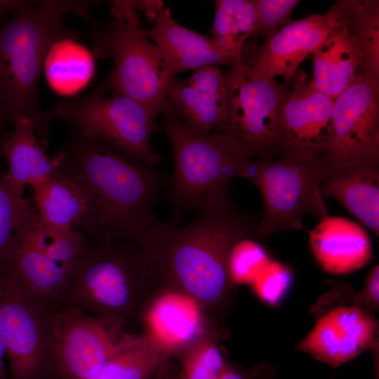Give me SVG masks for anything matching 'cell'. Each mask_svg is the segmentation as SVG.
I'll use <instances>...</instances> for the list:
<instances>
[{
    "instance_id": "6da1fadb",
    "label": "cell",
    "mask_w": 379,
    "mask_h": 379,
    "mask_svg": "<svg viewBox=\"0 0 379 379\" xmlns=\"http://www.w3.org/2000/svg\"><path fill=\"white\" fill-rule=\"evenodd\" d=\"M195 213L183 227L157 221L135 239L163 293L179 294L199 309L218 314L233 298L231 251L241 239L255 237L257 222L230 197Z\"/></svg>"
},
{
    "instance_id": "7a4b0ae2",
    "label": "cell",
    "mask_w": 379,
    "mask_h": 379,
    "mask_svg": "<svg viewBox=\"0 0 379 379\" xmlns=\"http://www.w3.org/2000/svg\"><path fill=\"white\" fill-rule=\"evenodd\" d=\"M62 150L60 170L85 200L80 228L95 243L135 238L158 221L156 204L166 180L154 166L77 131Z\"/></svg>"
},
{
    "instance_id": "3957f363",
    "label": "cell",
    "mask_w": 379,
    "mask_h": 379,
    "mask_svg": "<svg viewBox=\"0 0 379 379\" xmlns=\"http://www.w3.org/2000/svg\"><path fill=\"white\" fill-rule=\"evenodd\" d=\"M91 5L84 1H42L13 12L0 25V107L13 124L18 119L29 121L44 149L51 119L38 104L39 77L55 43L80 37L66 27L63 15L72 12L90 22Z\"/></svg>"
},
{
    "instance_id": "277c9868",
    "label": "cell",
    "mask_w": 379,
    "mask_h": 379,
    "mask_svg": "<svg viewBox=\"0 0 379 379\" xmlns=\"http://www.w3.org/2000/svg\"><path fill=\"white\" fill-rule=\"evenodd\" d=\"M162 293L135 238L88 243L67 269L58 309L77 308L123 326Z\"/></svg>"
},
{
    "instance_id": "5b68a950",
    "label": "cell",
    "mask_w": 379,
    "mask_h": 379,
    "mask_svg": "<svg viewBox=\"0 0 379 379\" xmlns=\"http://www.w3.org/2000/svg\"><path fill=\"white\" fill-rule=\"evenodd\" d=\"M159 128L172 146L173 172L166 200L171 224L181 225L185 212L197 211L230 197L232 178H242L252 154L230 135L199 134L190 128L166 102Z\"/></svg>"
},
{
    "instance_id": "8992f818",
    "label": "cell",
    "mask_w": 379,
    "mask_h": 379,
    "mask_svg": "<svg viewBox=\"0 0 379 379\" xmlns=\"http://www.w3.org/2000/svg\"><path fill=\"white\" fill-rule=\"evenodd\" d=\"M135 1H115L111 21L91 23V35L98 55H112L114 67L102 81L109 89L141 103L157 115L167 102L176 79L157 46L139 27Z\"/></svg>"
},
{
    "instance_id": "52a82bcc",
    "label": "cell",
    "mask_w": 379,
    "mask_h": 379,
    "mask_svg": "<svg viewBox=\"0 0 379 379\" xmlns=\"http://www.w3.org/2000/svg\"><path fill=\"white\" fill-rule=\"evenodd\" d=\"M327 154L306 157L291 154L253 160L242 178L260 191L263 215L255 227V236L268 237L287 230H305L303 218L321 220L328 215L319 190Z\"/></svg>"
},
{
    "instance_id": "ba28073f",
    "label": "cell",
    "mask_w": 379,
    "mask_h": 379,
    "mask_svg": "<svg viewBox=\"0 0 379 379\" xmlns=\"http://www.w3.org/2000/svg\"><path fill=\"white\" fill-rule=\"evenodd\" d=\"M47 114L71 122L81 135L151 166L161 160L151 146L159 128L157 114L141 103L109 89L102 81L88 95L62 100Z\"/></svg>"
},
{
    "instance_id": "9c48e42d",
    "label": "cell",
    "mask_w": 379,
    "mask_h": 379,
    "mask_svg": "<svg viewBox=\"0 0 379 379\" xmlns=\"http://www.w3.org/2000/svg\"><path fill=\"white\" fill-rule=\"evenodd\" d=\"M58 307L0 273V324L8 379H60L55 351Z\"/></svg>"
},
{
    "instance_id": "30bf717a",
    "label": "cell",
    "mask_w": 379,
    "mask_h": 379,
    "mask_svg": "<svg viewBox=\"0 0 379 379\" xmlns=\"http://www.w3.org/2000/svg\"><path fill=\"white\" fill-rule=\"evenodd\" d=\"M229 67L225 74L229 113L220 132L230 135L259 159L279 154L281 112L288 86L274 79L251 75L239 60Z\"/></svg>"
},
{
    "instance_id": "8fae6325",
    "label": "cell",
    "mask_w": 379,
    "mask_h": 379,
    "mask_svg": "<svg viewBox=\"0 0 379 379\" xmlns=\"http://www.w3.org/2000/svg\"><path fill=\"white\" fill-rule=\"evenodd\" d=\"M122 326L74 307L58 308L54 341L60 379H87L135 336L120 335Z\"/></svg>"
},
{
    "instance_id": "7c38bea8",
    "label": "cell",
    "mask_w": 379,
    "mask_h": 379,
    "mask_svg": "<svg viewBox=\"0 0 379 379\" xmlns=\"http://www.w3.org/2000/svg\"><path fill=\"white\" fill-rule=\"evenodd\" d=\"M335 11L291 21L262 45H244L240 63L251 75L265 79L281 76L286 83L298 77L300 64L324 42L335 24Z\"/></svg>"
},
{
    "instance_id": "4fadbf2b",
    "label": "cell",
    "mask_w": 379,
    "mask_h": 379,
    "mask_svg": "<svg viewBox=\"0 0 379 379\" xmlns=\"http://www.w3.org/2000/svg\"><path fill=\"white\" fill-rule=\"evenodd\" d=\"M332 164L379 159V81L361 77L333 102Z\"/></svg>"
},
{
    "instance_id": "5bb4252c",
    "label": "cell",
    "mask_w": 379,
    "mask_h": 379,
    "mask_svg": "<svg viewBox=\"0 0 379 379\" xmlns=\"http://www.w3.org/2000/svg\"><path fill=\"white\" fill-rule=\"evenodd\" d=\"M378 320L358 307L332 309L317 319L295 348L333 367L356 358L364 350L378 352Z\"/></svg>"
},
{
    "instance_id": "9a60e30c",
    "label": "cell",
    "mask_w": 379,
    "mask_h": 379,
    "mask_svg": "<svg viewBox=\"0 0 379 379\" xmlns=\"http://www.w3.org/2000/svg\"><path fill=\"white\" fill-rule=\"evenodd\" d=\"M283 105L280 154L306 157L328 154L333 138L334 100L298 77Z\"/></svg>"
},
{
    "instance_id": "2e32d148",
    "label": "cell",
    "mask_w": 379,
    "mask_h": 379,
    "mask_svg": "<svg viewBox=\"0 0 379 379\" xmlns=\"http://www.w3.org/2000/svg\"><path fill=\"white\" fill-rule=\"evenodd\" d=\"M153 22L144 30L155 43L171 71L176 76L208 65H230L237 60L225 55L213 40L178 23L161 1H135Z\"/></svg>"
},
{
    "instance_id": "e0dca14e",
    "label": "cell",
    "mask_w": 379,
    "mask_h": 379,
    "mask_svg": "<svg viewBox=\"0 0 379 379\" xmlns=\"http://www.w3.org/2000/svg\"><path fill=\"white\" fill-rule=\"evenodd\" d=\"M167 102L194 132L203 135L220 132L229 113L225 74L215 65L197 69L186 79L175 80Z\"/></svg>"
},
{
    "instance_id": "ac0fdd59",
    "label": "cell",
    "mask_w": 379,
    "mask_h": 379,
    "mask_svg": "<svg viewBox=\"0 0 379 379\" xmlns=\"http://www.w3.org/2000/svg\"><path fill=\"white\" fill-rule=\"evenodd\" d=\"M319 190L322 197L335 199L378 236L379 159L332 164L328 156Z\"/></svg>"
},
{
    "instance_id": "d6986e66",
    "label": "cell",
    "mask_w": 379,
    "mask_h": 379,
    "mask_svg": "<svg viewBox=\"0 0 379 379\" xmlns=\"http://www.w3.org/2000/svg\"><path fill=\"white\" fill-rule=\"evenodd\" d=\"M29 203L15 230L1 272L58 307L68 268L48 258L34 242L28 223Z\"/></svg>"
},
{
    "instance_id": "ffe728a7",
    "label": "cell",
    "mask_w": 379,
    "mask_h": 379,
    "mask_svg": "<svg viewBox=\"0 0 379 379\" xmlns=\"http://www.w3.org/2000/svg\"><path fill=\"white\" fill-rule=\"evenodd\" d=\"M308 234L317 261L329 273L352 272L366 265L373 256L368 233L349 219L328 214Z\"/></svg>"
},
{
    "instance_id": "44dd1931",
    "label": "cell",
    "mask_w": 379,
    "mask_h": 379,
    "mask_svg": "<svg viewBox=\"0 0 379 379\" xmlns=\"http://www.w3.org/2000/svg\"><path fill=\"white\" fill-rule=\"evenodd\" d=\"M312 54L313 77L310 82L333 100L365 77L361 54L352 39L338 22L336 16L333 29Z\"/></svg>"
},
{
    "instance_id": "7402d4cb",
    "label": "cell",
    "mask_w": 379,
    "mask_h": 379,
    "mask_svg": "<svg viewBox=\"0 0 379 379\" xmlns=\"http://www.w3.org/2000/svg\"><path fill=\"white\" fill-rule=\"evenodd\" d=\"M13 132L4 142L1 154L9 170L6 172L9 182L23 190L45 181L60 170L63 150L48 156L41 145L29 121L18 119L13 122Z\"/></svg>"
},
{
    "instance_id": "603a6c76",
    "label": "cell",
    "mask_w": 379,
    "mask_h": 379,
    "mask_svg": "<svg viewBox=\"0 0 379 379\" xmlns=\"http://www.w3.org/2000/svg\"><path fill=\"white\" fill-rule=\"evenodd\" d=\"M32 187L39 218L47 227L60 230L80 228L86 211L85 200L60 170Z\"/></svg>"
},
{
    "instance_id": "cb8c5ba5",
    "label": "cell",
    "mask_w": 379,
    "mask_h": 379,
    "mask_svg": "<svg viewBox=\"0 0 379 379\" xmlns=\"http://www.w3.org/2000/svg\"><path fill=\"white\" fill-rule=\"evenodd\" d=\"M333 7L338 22L361 54L364 76L379 81V1L343 0Z\"/></svg>"
},
{
    "instance_id": "d4e9b609",
    "label": "cell",
    "mask_w": 379,
    "mask_h": 379,
    "mask_svg": "<svg viewBox=\"0 0 379 379\" xmlns=\"http://www.w3.org/2000/svg\"><path fill=\"white\" fill-rule=\"evenodd\" d=\"M47 81L58 93L72 94L84 88L94 70L91 53L72 39L55 43L50 49L45 62Z\"/></svg>"
},
{
    "instance_id": "484cf974",
    "label": "cell",
    "mask_w": 379,
    "mask_h": 379,
    "mask_svg": "<svg viewBox=\"0 0 379 379\" xmlns=\"http://www.w3.org/2000/svg\"><path fill=\"white\" fill-rule=\"evenodd\" d=\"M171 356L152 336L135 337L129 345L87 379H151Z\"/></svg>"
},
{
    "instance_id": "4316f807",
    "label": "cell",
    "mask_w": 379,
    "mask_h": 379,
    "mask_svg": "<svg viewBox=\"0 0 379 379\" xmlns=\"http://www.w3.org/2000/svg\"><path fill=\"white\" fill-rule=\"evenodd\" d=\"M215 6L211 39L225 55L238 60L254 28L255 1L218 0Z\"/></svg>"
},
{
    "instance_id": "83f0119b",
    "label": "cell",
    "mask_w": 379,
    "mask_h": 379,
    "mask_svg": "<svg viewBox=\"0 0 379 379\" xmlns=\"http://www.w3.org/2000/svg\"><path fill=\"white\" fill-rule=\"evenodd\" d=\"M178 353L180 379H220L227 363L211 331L200 332Z\"/></svg>"
},
{
    "instance_id": "f1b7e54d",
    "label": "cell",
    "mask_w": 379,
    "mask_h": 379,
    "mask_svg": "<svg viewBox=\"0 0 379 379\" xmlns=\"http://www.w3.org/2000/svg\"><path fill=\"white\" fill-rule=\"evenodd\" d=\"M28 223L36 244L53 262L68 268L81 255L89 243L85 236L74 230H54L39 218L33 201L28 211Z\"/></svg>"
},
{
    "instance_id": "f546056e",
    "label": "cell",
    "mask_w": 379,
    "mask_h": 379,
    "mask_svg": "<svg viewBox=\"0 0 379 379\" xmlns=\"http://www.w3.org/2000/svg\"><path fill=\"white\" fill-rule=\"evenodd\" d=\"M330 288L311 307L317 319L328 311L344 306H358L374 314L379 307V267L375 266L366 277L364 286L356 290L348 284L330 281Z\"/></svg>"
},
{
    "instance_id": "4dcf8cb0",
    "label": "cell",
    "mask_w": 379,
    "mask_h": 379,
    "mask_svg": "<svg viewBox=\"0 0 379 379\" xmlns=\"http://www.w3.org/2000/svg\"><path fill=\"white\" fill-rule=\"evenodd\" d=\"M28 201L23 197V190L13 187L8 180L6 172L0 170V273L15 230Z\"/></svg>"
},
{
    "instance_id": "1f68e13d",
    "label": "cell",
    "mask_w": 379,
    "mask_h": 379,
    "mask_svg": "<svg viewBox=\"0 0 379 379\" xmlns=\"http://www.w3.org/2000/svg\"><path fill=\"white\" fill-rule=\"evenodd\" d=\"M252 238L241 239L231 251L229 274L233 284L256 277L271 261L263 248Z\"/></svg>"
},
{
    "instance_id": "d6a6232c",
    "label": "cell",
    "mask_w": 379,
    "mask_h": 379,
    "mask_svg": "<svg viewBox=\"0 0 379 379\" xmlns=\"http://www.w3.org/2000/svg\"><path fill=\"white\" fill-rule=\"evenodd\" d=\"M297 0H255L256 17L251 38L261 36L267 41L287 25Z\"/></svg>"
},
{
    "instance_id": "836d02e7",
    "label": "cell",
    "mask_w": 379,
    "mask_h": 379,
    "mask_svg": "<svg viewBox=\"0 0 379 379\" xmlns=\"http://www.w3.org/2000/svg\"><path fill=\"white\" fill-rule=\"evenodd\" d=\"M272 367L270 364L263 363L246 369L227 361L220 379H264Z\"/></svg>"
},
{
    "instance_id": "e575fe53",
    "label": "cell",
    "mask_w": 379,
    "mask_h": 379,
    "mask_svg": "<svg viewBox=\"0 0 379 379\" xmlns=\"http://www.w3.org/2000/svg\"><path fill=\"white\" fill-rule=\"evenodd\" d=\"M35 1L25 0H0V25L1 20L8 12H15L18 10L35 4Z\"/></svg>"
},
{
    "instance_id": "d590c367",
    "label": "cell",
    "mask_w": 379,
    "mask_h": 379,
    "mask_svg": "<svg viewBox=\"0 0 379 379\" xmlns=\"http://www.w3.org/2000/svg\"><path fill=\"white\" fill-rule=\"evenodd\" d=\"M7 359H6V347L5 339L0 324V379H8Z\"/></svg>"
},
{
    "instance_id": "8d00e7d4",
    "label": "cell",
    "mask_w": 379,
    "mask_h": 379,
    "mask_svg": "<svg viewBox=\"0 0 379 379\" xmlns=\"http://www.w3.org/2000/svg\"><path fill=\"white\" fill-rule=\"evenodd\" d=\"M151 379H180V378L178 371L173 368L169 359Z\"/></svg>"
},
{
    "instance_id": "74e56055",
    "label": "cell",
    "mask_w": 379,
    "mask_h": 379,
    "mask_svg": "<svg viewBox=\"0 0 379 379\" xmlns=\"http://www.w3.org/2000/svg\"><path fill=\"white\" fill-rule=\"evenodd\" d=\"M8 121L2 109L0 107V155H1V146L4 142L10 135L7 133L6 124Z\"/></svg>"
},
{
    "instance_id": "f35d334b",
    "label": "cell",
    "mask_w": 379,
    "mask_h": 379,
    "mask_svg": "<svg viewBox=\"0 0 379 379\" xmlns=\"http://www.w3.org/2000/svg\"><path fill=\"white\" fill-rule=\"evenodd\" d=\"M264 379H275V371L273 367L269 371Z\"/></svg>"
}]
</instances>
